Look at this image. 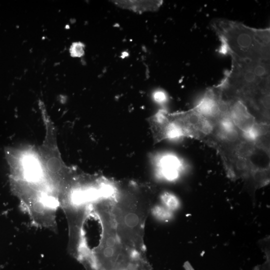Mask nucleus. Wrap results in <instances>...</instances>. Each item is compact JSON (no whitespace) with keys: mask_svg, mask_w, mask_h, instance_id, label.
Returning <instances> with one entry per match:
<instances>
[{"mask_svg":"<svg viewBox=\"0 0 270 270\" xmlns=\"http://www.w3.org/2000/svg\"><path fill=\"white\" fill-rule=\"evenodd\" d=\"M222 42L220 52L239 58L270 57V30L256 29L236 22L216 20L212 24Z\"/></svg>","mask_w":270,"mask_h":270,"instance_id":"1","label":"nucleus"},{"mask_svg":"<svg viewBox=\"0 0 270 270\" xmlns=\"http://www.w3.org/2000/svg\"><path fill=\"white\" fill-rule=\"evenodd\" d=\"M228 102V114L236 128L243 132L254 125L256 123L254 117L242 100L236 99Z\"/></svg>","mask_w":270,"mask_h":270,"instance_id":"2","label":"nucleus"},{"mask_svg":"<svg viewBox=\"0 0 270 270\" xmlns=\"http://www.w3.org/2000/svg\"><path fill=\"white\" fill-rule=\"evenodd\" d=\"M220 99V94L218 96L214 90H208L194 110L206 118L218 116L221 114Z\"/></svg>","mask_w":270,"mask_h":270,"instance_id":"3","label":"nucleus"},{"mask_svg":"<svg viewBox=\"0 0 270 270\" xmlns=\"http://www.w3.org/2000/svg\"><path fill=\"white\" fill-rule=\"evenodd\" d=\"M158 166L162 175L168 180H172L178 176L182 163L176 156L166 154L160 157Z\"/></svg>","mask_w":270,"mask_h":270,"instance_id":"4","label":"nucleus"},{"mask_svg":"<svg viewBox=\"0 0 270 270\" xmlns=\"http://www.w3.org/2000/svg\"><path fill=\"white\" fill-rule=\"evenodd\" d=\"M118 6L136 12L152 11L157 10L162 4L160 0H115Z\"/></svg>","mask_w":270,"mask_h":270,"instance_id":"5","label":"nucleus"},{"mask_svg":"<svg viewBox=\"0 0 270 270\" xmlns=\"http://www.w3.org/2000/svg\"><path fill=\"white\" fill-rule=\"evenodd\" d=\"M85 46L80 42H73L69 48L70 56L72 58H81L84 54Z\"/></svg>","mask_w":270,"mask_h":270,"instance_id":"6","label":"nucleus"},{"mask_svg":"<svg viewBox=\"0 0 270 270\" xmlns=\"http://www.w3.org/2000/svg\"><path fill=\"white\" fill-rule=\"evenodd\" d=\"M162 198L163 202L170 208L175 209L179 204L176 198L169 193L164 194L162 196Z\"/></svg>","mask_w":270,"mask_h":270,"instance_id":"7","label":"nucleus"},{"mask_svg":"<svg viewBox=\"0 0 270 270\" xmlns=\"http://www.w3.org/2000/svg\"><path fill=\"white\" fill-rule=\"evenodd\" d=\"M252 146L250 142H246L240 145L237 152L240 158H244L250 156L252 154Z\"/></svg>","mask_w":270,"mask_h":270,"instance_id":"8","label":"nucleus"},{"mask_svg":"<svg viewBox=\"0 0 270 270\" xmlns=\"http://www.w3.org/2000/svg\"><path fill=\"white\" fill-rule=\"evenodd\" d=\"M236 166L240 170H244L247 168V163L246 160L242 158H240L236 161Z\"/></svg>","mask_w":270,"mask_h":270,"instance_id":"9","label":"nucleus"},{"mask_svg":"<svg viewBox=\"0 0 270 270\" xmlns=\"http://www.w3.org/2000/svg\"><path fill=\"white\" fill-rule=\"evenodd\" d=\"M155 100L158 102H163L166 100V96L163 92L158 91L154 95Z\"/></svg>","mask_w":270,"mask_h":270,"instance_id":"10","label":"nucleus"},{"mask_svg":"<svg viewBox=\"0 0 270 270\" xmlns=\"http://www.w3.org/2000/svg\"><path fill=\"white\" fill-rule=\"evenodd\" d=\"M156 212L158 215L162 218H168L170 216L168 211L162 208H158L156 210Z\"/></svg>","mask_w":270,"mask_h":270,"instance_id":"11","label":"nucleus"},{"mask_svg":"<svg viewBox=\"0 0 270 270\" xmlns=\"http://www.w3.org/2000/svg\"><path fill=\"white\" fill-rule=\"evenodd\" d=\"M86 270H97L94 267L90 266H88L85 267Z\"/></svg>","mask_w":270,"mask_h":270,"instance_id":"12","label":"nucleus"}]
</instances>
